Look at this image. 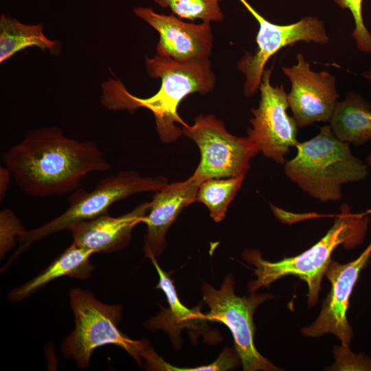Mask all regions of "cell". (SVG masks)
Returning <instances> with one entry per match:
<instances>
[{"label": "cell", "instance_id": "obj_1", "mask_svg": "<svg viewBox=\"0 0 371 371\" xmlns=\"http://www.w3.org/2000/svg\"><path fill=\"white\" fill-rule=\"evenodd\" d=\"M2 159L18 187L34 197L74 192L88 174L111 168L96 142L68 137L56 126L30 131Z\"/></svg>", "mask_w": 371, "mask_h": 371}, {"label": "cell", "instance_id": "obj_2", "mask_svg": "<svg viewBox=\"0 0 371 371\" xmlns=\"http://www.w3.org/2000/svg\"><path fill=\"white\" fill-rule=\"evenodd\" d=\"M148 75L161 79L160 87L149 98H141L131 93L124 84L109 78L102 85L101 103L113 111L126 110L133 113L139 108L150 110L155 117L156 131L161 141L171 143L182 135L187 123L180 117L178 107L190 94H207L215 88L216 76L209 58L180 63L155 55L145 57Z\"/></svg>", "mask_w": 371, "mask_h": 371}, {"label": "cell", "instance_id": "obj_3", "mask_svg": "<svg viewBox=\"0 0 371 371\" xmlns=\"http://www.w3.org/2000/svg\"><path fill=\"white\" fill-rule=\"evenodd\" d=\"M369 213L370 211L354 213L347 204L341 205L333 226L316 244L301 254L278 262L265 260L257 249H246L243 258L254 266L256 276V280L249 282V291L255 293L284 276H295L307 284V302L309 307L314 306L317 302L321 282L332 260L333 251L340 245L350 249L363 242L370 221Z\"/></svg>", "mask_w": 371, "mask_h": 371}, {"label": "cell", "instance_id": "obj_4", "mask_svg": "<svg viewBox=\"0 0 371 371\" xmlns=\"http://www.w3.org/2000/svg\"><path fill=\"white\" fill-rule=\"evenodd\" d=\"M296 155L285 162L286 176L302 190L322 202L337 201L341 186L363 180L368 165L355 157L349 144L333 133L330 125L312 139L298 142Z\"/></svg>", "mask_w": 371, "mask_h": 371}, {"label": "cell", "instance_id": "obj_5", "mask_svg": "<svg viewBox=\"0 0 371 371\" xmlns=\"http://www.w3.org/2000/svg\"><path fill=\"white\" fill-rule=\"evenodd\" d=\"M69 294L75 328L61 344V352L65 358L73 359L80 368L86 369L95 348L113 344L125 350L142 366L149 343L146 339H132L119 329L120 304H104L90 291L81 289H72Z\"/></svg>", "mask_w": 371, "mask_h": 371}, {"label": "cell", "instance_id": "obj_6", "mask_svg": "<svg viewBox=\"0 0 371 371\" xmlns=\"http://www.w3.org/2000/svg\"><path fill=\"white\" fill-rule=\"evenodd\" d=\"M168 184L162 176L143 177L134 170H122L101 180L90 192L77 189L70 196L66 211L43 225L26 230L19 236L21 245L14 257L32 243L51 234L68 229L74 224L89 220L107 213L115 202L133 194L144 192H157Z\"/></svg>", "mask_w": 371, "mask_h": 371}, {"label": "cell", "instance_id": "obj_7", "mask_svg": "<svg viewBox=\"0 0 371 371\" xmlns=\"http://www.w3.org/2000/svg\"><path fill=\"white\" fill-rule=\"evenodd\" d=\"M203 301L210 308L206 318L211 322H221L231 331L234 348L238 355L243 370H282L261 355L254 342V314L258 306L274 296L251 293L249 297H240L234 292L233 276L227 275L220 289L205 282L201 286Z\"/></svg>", "mask_w": 371, "mask_h": 371}, {"label": "cell", "instance_id": "obj_8", "mask_svg": "<svg viewBox=\"0 0 371 371\" xmlns=\"http://www.w3.org/2000/svg\"><path fill=\"white\" fill-rule=\"evenodd\" d=\"M183 135L193 140L201 153L199 164L191 176L201 183L205 180L244 175L250 160L260 153L247 137L229 133L223 121L213 114H200L194 124L181 127Z\"/></svg>", "mask_w": 371, "mask_h": 371}, {"label": "cell", "instance_id": "obj_9", "mask_svg": "<svg viewBox=\"0 0 371 371\" xmlns=\"http://www.w3.org/2000/svg\"><path fill=\"white\" fill-rule=\"evenodd\" d=\"M238 1L259 25L255 52H245L237 63L238 69L245 76L243 93L247 97L259 90L267 61L280 49L299 41L322 45L329 42L324 24L317 17L304 16L294 23L278 25L266 19L247 0Z\"/></svg>", "mask_w": 371, "mask_h": 371}, {"label": "cell", "instance_id": "obj_10", "mask_svg": "<svg viewBox=\"0 0 371 371\" xmlns=\"http://www.w3.org/2000/svg\"><path fill=\"white\" fill-rule=\"evenodd\" d=\"M271 69H265L259 87L260 100L257 108L252 109L251 127L248 137L266 157L277 164L285 163L284 156L297 145V124L289 115L287 93L282 85L273 86Z\"/></svg>", "mask_w": 371, "mask_h": 371}, {"label": "cell", "instance_id": "obj_11", "mask_svg": "<svg viewBox=\"0 0 371 371\" xmlns=\"http://www.w3.org/2000/svg\"><path fill=\"white\" fill-rule=\"evenodd\" d=\"M296 58L295 65L282 67L291 84L287 98L293 118L300 127L330 122L339 98L335 76L312 71L302 53Z\"/></svg>", "mask_w": 371, "mask_h": 371}, {"label": "cell", "instance_id": "obj_12", "mask_svg": "<svg viewBox=\"0 0 371 371\" xmlns=\"http://www.w3.org/2000/svg\"><path fill=\"white\" fill-rule=\"evenodd\" d=\"M371 256V241L355 260L346 264L331 260L326 276L330 282V291L323 303L317 318L302 329L304 336L318 337L327 333L336 336L344 347H350L352 330L347 319L349 299L361 271Z\"/></svg>", "mask_w": 371, "mask_h": 371}, {"label": "cell", "instance_id": "obj_13", "mask_svg": "<svg viewBox=\"0 0 371 371\" xmlns=\"http://www.w3.org/2000/svg\"><path fill=\"white\" fill-rule=\"evenodd\" d=\"M133 13L159 33L157 56L186 63L209 58L212 55L214 36L211 23H188L173 14H159L145 7L134 8Z\"/></svg>", "mask_w": 371, "mask_h": 371}, {"label": "cell", "instance_id": "obj_14", "mask_svg": "<svg viewBox=\"0 0 371 371\" xmlns=\"http://www.w3.org/2000/svg\"><path fill=\"white\" fill-rule=\"evenodd\" d=\"M200 183L190 177L183 181L166 184L156 192L143 220L146 225L144 246L146 257L163 253L168 229L184 208L196 202Z\"/></svg>", "mask_w": 371, "mask_h": 371}, {"label": "cell", "instance_id": "obj_15", "mask_svg": "<svg viewBox=\"0 0 371 371\" xmlns=\"http://www.w3.org/2000/svg\"><path fill=\"white\" fill-rule=\"evenodd\" d=\"M150 207L144 201L117 217L107 213L69 227L73 243L95 253L109 254L128 246L133 228L143 223Z\"/></svg>", "mask_w": 371, "mask_h": 371}, {"label": "cell", "instance_id": "obj_16", "mask_svg": "<svg viewBox=\"0 0 371 371\" xmlns=\"http://www.w3.org/2000/svg\"><path fill=\"white\" fill-rule=\"evenodd\" d=\"M147 258L150 259L158 273L159 283L156 288L161 289L165 293L168 307H161V311L146 322L145 326L149 330H164L168 334L173 346L180 347L182 330L188 329L196 335L204 333L207 330L209 321L199 307L188 308L181 302L173 280L159 267L156 256L150 255Z\"/></svg>", "mask_w": 371, "mask_h": 371}, {"label": "cell", "instance_id": "obj_17", "mask_svg": "<svg viewBox=\"0 0 371 371\" xmlns=\"http://www.w3.org/2000/svg\"><path fill=\"white\" fill-rule=\"evenodd\" d=\"M94 253L72 243L49 266L25 284L12 289L8 299L12 302L21 301L37 292L50 282L63 276L85 280L94 269L90 258Z\"/></svg>", "mask_w": 371, "mask_h": 371}, {"label": "cell", "instance_id": "obj_18", "mask_svg": "<svg viewBox=\"0 0 371 371\" xmlns=\"http://www.w3.org/2000/svg\"><path fill=\"white\" fill-rule=\"evenodd\" d=\"M330 126L339 140L358 146L371 140V106L356 93L338 102Z\"/></svg>", "mask_w": 371, "mask_h": 371}, {"label": "cell", "instance_id": "obj_19", "mask_svg": "<svg viewBox=\"0 0 371 371\" xmlns=\"http://www.w3.org/2000/svg\"><path fill=\"white\" fill-rule=\"evenodd\" d=\"M30 47L48 49L53 54L60 51L59 43L43 33V25H27L5 14L0 17V63L18 52Z\"/></svg>", "mask_w": 371, "mask_h": 371}, {"label": "cell", "instance_id": "obj_20", "mask_svg": "<svg viewBox=\"0 0 371 371\" xmlns=\"http://www.w3.org/2000/svg\"><path fill=\"white\" fill-rule=\"evenodd\" d=\"M245 176L210 179L199 187L196 202L203 203L215 222L224 219L227 207L240 188Z\"/></svg>", "mask_w": 371, "mask_h": 371}, {"label": "cell", "instance_id": "obj_21", "mask_svg": "<svg viewBox=\"0 0 371 371\" xmlns=\"http://www.w3.org/2000/svg\"><path fill=\"white\" fill-rule=\"evenodd\" d=\"M173 14L190 21L200 19L204 22H221L224 14L220 5L223 0H153Z\"/></svg>", "mask_w": 371, "mask_h": 371}, {"label": "cell", "instance_id": "obj_22", "mask_svg": "<svg viewBox=\"0 0 371 371\" xmlns=\"http://www.w3.org/2000/svg\"><path fill=\"white\" fill-rule=\"evenodd\" d=\"M240 361L236 350L225 348L218 358L208 365H203L194 368L176 367L166 362L161 357L153 352L146 361V367L155 370H177V371H198L212 370L221 371L232 370L238 366Z\"/></svg>", "mask_w": 371, "mask_h": 371}, {"label": "cell", "instance_id": "obj_23", "mask_svg": "<svg viewBox=\"0 0 371 371\" xmlns=\"http://www.w3.org/2000/svg\"><path fill=\"white\" fill-rule=\"evenodd\" d=\"M342 9H348L355 21V29L352 33L357 47L363 52L371 53V34L363 22L362 4L363 0H334Z\"/></svg>", "mask_w": 371, "mask_h": 371}, {"label": "cell", "instance_id": "obj_24", "mask_svg": "<svg viewBox=\"0 0 371 371\" xmlns=\"http://www.w3.org/2000/svg\"><path fill=\"white\" fill-rule=\"evenodd\" d=\"M26 229L19 218L10 208L0 212V253L2 258L16 245L19 236Z\"/></svg>", "mask_w": 371, "mask_h": 371}, {"label": "cell", "instance_id": "obj_25", "mask_svg": "<svg viewBox=\"0 0 371 371\" xmlns=\"http://www.w3.org/2000/svg\"><path fill=\"white\" fill-rule=\"evenodd\" d=\"M335 363L330 370H363L371 371V359L364 354H355L350 347L335 346L333 348Z\"/></svg>", "mask_w": 371, "mask_h": 371}, {"label": "cell", "instance_id": "obj_26", "mask_svg": "<svg viewBox=\"0 0 371 371\" xmlns=\"http://www.w3.org/2000/svg\"><path fill=\"white\" fill-rule=\"evenodd\" d=\"M12 177L11 172L5 166L0 167V201L2 203L8 191Z\"/></svg>", "mask_w": 371, "mask_h": 371}, {"label": "cell", "instance_id": "obj_27", "mask_svg": "<svg viewBox=\"0 0 371 371\" xmlns=\"http://www.w3.org/2000/svg\"><path fill=\"white\" fill-rule=\"evenodd\" d=\"M363 76L368 79L369 81H371V70L363 74Z\"/></svg>", "mask_w": 371, "mask_h": 371}, {"label": "cell", "instance_id": "obj_28", "mask_svg": "<svg viewBox=\"0 0 371 371\" xmlns=\"http://www.w3.org/2000/svg\"><path fill=\"white\" fill-rule=\"evenodd\" d=\"M366 164L368 166H371V153L366 157Z\"/></svg>", "mask_w": 371, "mask_h": 371}]
</instances>
